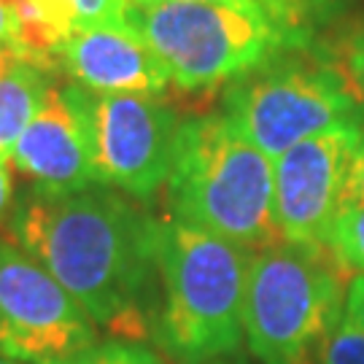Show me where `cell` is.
<instances>
[{"label": "cell", "instance_id": "cell-1", "mask_svg": "<svg viewBox=\"0 0 364 364\" xmlns=\"http://www.w3.org/2000/svg\"><path fill=\"white\" fill-rule=\"evenodd\" d=\"M156 230L111 186L81 192L27 189L11 205L9 232L114 338L149 340L159 305Z\"/></svg>", "mask_w": 364, "mask_h": 364}, {"label": "cell", "instance_id": "cell-2", "mask_svg": "<svg viewBox=\"0 0 364 364\" xmlns=\"http://www.w3.org/2000/svg\"><path fill=\"white\" fill-rule=\"evenodd\" d=\"M251 251L178 219L156 230V305L151 340L181 364L237 353Z\"/></svg>", "mask_w": 364, "mask_h": 364}, {"label": "cell", "instance_id": "cell-3", "mask_svg": "<svg viewBox=\"0 0 364 364\" xmlns=\"http://www.w3.org/2000/svg\"><path fill=\"white\" fill-rule=\"evenodd\" d=\"M162 189L170 219L221 235L251 254L281 240L273 216V159L224 111L181 122Z\"/></svg>", "mask_w": 364, "mask_h": 364}, {"label": "cell", "instance_id": "cell-4", "mask_svg": "<svg viewBox=\"0 0 364 364\" xmlns=\"http://www.w3.org/2000/svg\"><path fill=\"white\" fill-rule=\"evenodd\" d=\"M130 27L165 68L170 87L208 92L232 84L278 52L308 46L294 25L254 3H135Z\"/></svg>", "mask_w": 364, "mask_h": 364}, {"label": "cell", "instance_id": "cell-5", "mask_svg": "<svg viewBox=\"0 0 364 364\" xmlns=\"http://www.w3.org/2000/svg\"><path fill=\"white\" fill-rule=\"evenodd\" d=\"M351 275L326 246L275 240L251 254L243 335L259 364H318Z\"/></svg>", "mask_w": 364, "mask_h": 364}, {"label": "cell", "instance_id": "cell-6", "mask_svg": "<svg viewBox=\"0 0 364 364\" xmlns=\"http://www.w3.org/2000/svg\"><path fill=\"white\" fill-rule=\"evenodd\" d=\"M221 111L270 159L313 135L364 124V108L338 68L308 46L278 52L227 84Z\"/></svg>", "mask_w": 364, "mask_h": 364}, {"label": "cell", "instance_id": "cell-7", "mask_svg": "<svg viewBox=\"0 0 364 364\" xmlns=\"http://www.w3.org/2000/svg\"><path fill=\"white\" fill-rule=\"evenodd\" d=\"M97 340L76 299L11 237H0V356L52 364Z\"/></svg>", "mask_w": 364, "mask_h": 364}, {"label": "cell", "instance_id": "cell-8", "mask_svg": "<svg viewBox=\"0 0 364 364\" xmlns=\"http://www.w3.org/2000/svg\"><path fill=\"white\" fill-rule=\"evenodd\" d=\"M95 162L100 181L149 203L168 181L181 119L159 95H92Z\"/></svg>", "mask_w": 364, "mask_h": 364}, {"label": "cell", "instance_id": "cell-9", "mask_svg": "<svg viewBox=\"0 0 364 364\" xmlns=\"http://www.w3.org/2000/svg\"><path fill=\"white\" fill-rule=\"evenodd\" d=\"M359 130L362 124L326 130L273 159V216L284 240L326 246L329 230L343 210Z\"/></svg>", "mask_w": 364, "mask_h": 364}, {"label": "cell", "instance_id": "cell-10", "mask_svg": "<svg viewBox=\"0 0 364 364\" xmlns=\"http://www.w3.org/2000/svg\"><path fill=\"white\" fill-rule=\"evenodd\" d=\"M92 92L70 78H54L38 114L9 154L14 170L43 192H81L105 186L95 162L90 117Z\"/></svg>", "mask_w": 364, "mask_h": 364}, {"label": "cell", "instance_id": "cell-11", "mask_svg": "<svg viewBox=\"0 0 364 364\" xmlns=\"http://www.w3.org/2000/svg\"><path fill=\"white\" fill-rule=\"evenodd\" d=\"M57 70L92 95H159L165 97L170 78L151 49L132 30L81 27L63 43Z\"/></svg>", "mask_w": 364, "mask_h": 364}, {"label": "cell", "instance_id": "cell-12", "mask_svg": "<svg viewBox=\"0 0 364 364\" xmlns=\"http://www.w3.org/2000/svg\"><path fill=\"white\" fill-rule=\"evenodd\" d=\"M57 73L16 57L0 73V154H11L19 135L38 114Z\"/></svg>", "mask_w": 364, "mask_h": 364}, {"label": "cell", "instance_id": "cell-13", "mask_svg": "<svg viewBox=\"0 0 364 364\" xmlns=\"http://www.w3.org/2000/svg\"><path fill=\"white\" fill-rule=\"evenodd\" d=\"M326 248L351 278L364 275V205L340 210L326 237Z\"/></svg>", "mask_w": 364, "mask_h": 364}, {"label": "cell", "instance_id": "cell-14", "mask_svg": "<svg viewBox=\"0 0 364 364\" xmlns=\"http://www.w3.org/2000/svg\"><path fill=\"white\" fill-rule=\"evenodd\" d=\"M52 364H165V359L141 340L108 338L95 340L87 348Z\"/></svg>", "mask_w": 364, "mask_h": 364}, {"label": "cell", "instance_id": "cell-15", "mask_svg": "<svg viewBox=\"0 0 364 364\" xmlns=\"http://www.w3.org/2000/svg\"><path fill=\"white\" fill-rule=\"evenodd\" d=\"M329 63L338 68L353 100L364 108V14L340 36L338 49L332 52Z\"/></svg>", "mask_w": 364, "mask_h": 364}, {"label": "cell", "instance_id": "cell-16", "mask_svg": "<svg viewBox=\"0 0 364 364\" xmlns=\"http://www.w3.org/2000/svg\"><path fill=\"white\" fill-rule=\"evenodd\" d=\"M76 27H119V30H132L130 14L132 0H57ZM135 33V30H132Z\"/></svg>", "mask_w": 364, "mask_h": 364}, {"label": "cell", "instance_id": "cell-17", "mask_svg": "<svg viewBox=\"0 0 364 364\" xmlns=\"http://www.w3.org/2000/svg\"><path fill=\"white\" fill-rule=\"evenodd\" d=\"M318 364H364V329L343 313L338 326L326 338Z\"/></svg>", "mask_w": 364, "mask_h": 364}, {"label": "cell", "instance_id": "cell-18", "mask_svg": "<svg viewBox=\"0 0 364 364\" xmlns=\"http://www.w3.org/2000/svg\"><path fill=\"white\" fill-rule=\"evenodd\" d=\"M135 3H162V0H135ZM203 3H254V6L278 14L281 19H287L289 25H294L299 33L311 38L313 11L318 9L321 0H203Z\"/></svg>", "mask_w": 364, "mask_h": 364}, {"label": "cell", "instance_id": "cell-19", "mask_svg": "<svg viewBox=\"0 0 364 364\" xmlns=\"http://www.w3.org/2000/svg\"><path fill=\"white\" fill-rule=\"evenodd\" d=\"M359 205H364V124L359 130L356 146H353L348 183H346V195H343V210L359 208Z\"/></svg>", "mask_w": 364, "mask_h": 364}, {"label": "cell", "instance_id": "cell-20", "mask_svg": "<svg viewBox=\"0 0 364 364\" xmlns=\"http://www.w3.org/2000/svg\"><path fill=\"white\" fill-rule=\"evenodd\" d=\"M14 165L6 154H0V224L14 205Z\"/></svg>", "mask_w": 364, "mask_h": 364}, {"label": "cell", "instance_id": "cell-21", "mask_svg": "<svg viewBox=\"0 0 364 364\" xmlns=\"http://www.w3.org/2000/svg\"><path fill=\"white\" fill-rule=\"evenodd\" d=\"M346 313L364 329V275H353L346 291Z\"/></svg>", "mask_w": 364, "mask_h": 364}, {"label": "cell", "instance_id": "cell-22", "mask_svg": "<svg viewBox=\"0 0 364 364\" xmlns=\"http://www.w3.org/2000/svg\"><path fill=\"white\" fill-rule=\"evenodd\" d=\"M0 46L16 54V36H14V14L9 0H0Z\"/></svg>", "mask_w": 364, "mask_h": 364}, {"label": "cell", "instance_id": "cell-23", "mask_svg": "<svg viewBox=\"0 0 364 364\" xmlns=\"http://www.w3.org/2000/svg\"><path fill=\"white\" fill-rule=\"evenodd\" d=\"M195 364H248L240 353H230V356H219V359H208V362H195Z\"/></svg>", "mask_w": 364, "mask_h": 364}, {"label": "cell", "instance_id": "cell-24", "mask_svg": "<svg viewBox=\"0 0 364 364\" xmlns=\"http://www.w3.org/2000/svg\"><path fill=\"white\" fill-rule=\"evenodd\" d=\"M14 60H16V54H14L11 49H6V46H0V73L11 65Z\"/></svg>", "mask_w": 364, "mask_h": 364}, {"label": "cell", "instance_id": "cell-25", "mask_svg": "<svg viewBox=\"0 0 364 364\" xmlns=\"http://www.w3.org/2000/svg\"><path fill=\"white\" fill-rule=\"evenodd\" d=\"M0 364H22V362H11V359H3V356H0Z\"/></svg>", "mask_w": 364, "mask_h": 364}]
</instances>
